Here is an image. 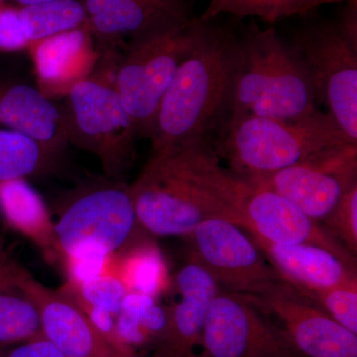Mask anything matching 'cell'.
<instances>
[{"mask_svg":"<svg viewBox=\"0 0 357 357\" xmlns=\"http://www.w3.org/2000/svg\"><path fill=\"white\" fill-rule=\"evenodd\" d=\"M112 272L128 293L143 294L157 299L170 286L165 259L153 241H133L115 255Z\"/></svg>","mask_w":357,"mask_h":357,"instance_id":"7402d4cb","label":"cell"},{"mask_svg":"<svg viewBox=\"0 0 357 357\" xmlns=\"http://www.w3.org/2000/svg\"><path fill=\"white\" fill-rule=\"evenodd\" d=\"M0 211L6 222L31 239L49 260L60 258L55 223L43 199L24 178L0 182Z\"/></svg>","mask_w":357,"mask_h":357,"instance_id":"ffe728a7","label":"cell"},{"mask_svg":"<svg viewBox=\"0 0 357 357\" xmlns=\"http://www.w3.org/2000/svg\"><path fill=\"white\" fill-rule=\"evenodd\" d=\"M319 112L304 65L274 28L253 26L237 36L229 121L248 115L298 121Z\"/></svg>","mask_w":357,"mask_h":357,"instance_id":"7a4b0ae2","label":"cell"},{"mask_svg":"<svg viewBox=\"0 0 357 357\" xmlns=\"http://www.w3.org/2000/svg\"><path fill=\"white\" fill-rule=\"evenodd\" d=\"M44 148L24 134L0 129V182L25 178L49 165Z\"/></svg>","mask_w":357,"mask_h":357,"instance_id":"484cf974","label":"cell"},{"mask_svg":"<svg viewBox=\"0 0 357 357\" xmlns=\"http://www.w3.org/2000/svg\"><path fill=\"white\" fill-rule=\"evenodd\" d=\"M53 1V0H17L18 3L22 6H33V4L43 3V2Z\"/></svg>","mask_w":357,"mask_h":357,"instance_id":"d6a6232c","label":"cell"},{"mask_svg":"<svg viewBox=\"0 0 357 357\" xmlns=\"http://www.w3.org/2000/svg\"><path fill=\"white\" fill-rule=\"evenodd\" d=\"M189 237L192 259L211 275L220 288L239 295L297 292L282 280L255 241L234 222L206 220Z\"/></svg>","mask_w":357,"mask_h":357,"instance_id":"9c48e42d","label":"cell"},{"mask_svg":"<svg viewBox=\"0 0 357 357\" xmlns=\"http://www.w3.org/2000/svg\"><path fill=\"white\" fill-rule=\"evenodd\" d=\"M67 284L70 286L83 285L86 282L93 280L112 270L114 256L105 255H77L63 257Z\"/></svg>","mask_w":357,"mask_h":357,"instance_id":"f546056e","label":"cell"},{"mask_svg":"<svg viewBox=\"0 0 357 357\" xmlns=\"http://www.w3.org/2000/svg\"><path fill=\"white\" fill-rule=\"evenodd\" d=\"M3 357H66L62 351L44 337L6 349Z\"/></svg>","mask_w":357,"mask_h":357,"instance_id":"1f68e13d","label":"cell"},{"mask_svg":"<svg viewBox=\"0 0 357 357\" xmlns=\"http://www.w3.org/2000/svg\"><path fill=\"white\" fill-rule=\"evenodd\" d=\"M98 55L126 42L194 20L192 0H83Z\"/></svg>","mask_w":357,"mask_h":357,"instance_id":"4fadbf2b","label":"cell"},{"mask_svg":"<svg viewBox=\"0 0 357 357\" xmlns=\"http://www.w3.org/2000/svg\"><path fill=\"white\" fill-rule=\"evenodd\" d=\"M42 337L39 312L16 281L13 259L7 255L0 263V347Z\"/></svg>","mask_w":357,"mask_h":357,"instance_id":"44dd1931","label":"cell"},{"mask_svg":"<svg viewBox=\"0 0 357 357\" xmlns=\"http://www.w3.org/2000/svg\"><path fill=\"white\" fill-rule=\"evenodd\" d=\"M138 227L129 185L114 178L89 185L73 197L55 223L60 258L114 256L135 241Z\"/></svg>","mask_w":357,"mask_h":357,"instance_id":"52a82bcc","label":"cell"},{"mask_svg":"<svg viewBox=\"0 0 357 357\" xmlns=\"http://www.w3.org/2000/svg\"><path fill=\"white\" fill-rule=\"evenodd\" d=\"M203 27L198 18L129 40L114 84L138 138L149 139L160 103Z\"/></svg>","mask_w":357,"mask_h":357,"instance_id":"8992f818","label":"cell"},{"mask_svg":"<svg viewBox=\"0 0 357 357\" xmlns=\"http://www.w3.org/2000/svg\"><path fill=\"white\" fill-rule=\"evenodd\" d=\"M6 349L4 347H0V357H3L4 354H6Z\"/></svg>","mask_w":357,"mask_h":357,"instance_id":"d590c367","label":"cell"},{"mask_svg":"<svg viewBox=\"0 0 357 357\" xmlns=\"http://www.w3.org/2000/svg\"><path fill=\"white\" fill-rule=\"evenodd\" d=\"M304 65L317 102L357 143V0L337 20L305 26L290 43Z\"/></svg>","mask_w":357,"mask_h":357,"instance_id":"5b68a950","label":"cell"},{"mask_svg":"<svg viewBox=\"0 0 357 357\" xmlns=\"http://www.w3.org/2000/svg\"><path fill=\"white\" fill-rule=\"evenodd\" d=\"M202 347L206 357H305L285 330L236 294L220 291L208 309Z\"/></svg>","mask_w":357,"mask_h":357,"instance_id":"8fae6325","label":"cell"},{"mask_svg":"<svg viewBox=\"0 0 357 357\" xmlns=\"http://www.w3.org/2000/svg\"><path fill=\"white\" fill-rule=\"evenodd\" d=\"M29 45L20 9L0 3V50H20Z\"/></svg>","mask_w":357,"mask_h":357,"instance_id":"4dcf8cb0","label":"cell"},{"mask_svg":"<svg viewBox=\"0 0 357 357\" xmlns=\"http://www.w3.org/2000/svg\"><path fill=\"white\" fill-rule=\"evenodd\" d=\"M344 143L356 142L326 112L298 121L248 115L227 122L215 151L229 160L231 172L246 177L276 172Z\"/></svg>","mask_w":357,"mask_h":357,"instance_id":"277c9868","label":"cell"},{"mask_svg":"<svg viewBox=\"0 0 357 357\" xmlns=\"http://www.w3.org/2000/svg\"><path fill=\"white\" fill-rule=\"evenodd\" d=\"M243 178L277 192L321 222L357 184V143L326 148L288 168Z\"/></svg>","mask_w":357,"mask_h":357,"instance_id":"30bf717a","label":"cell"},{"mask_svg":"<svg viewBox=\"0 0 357 357\" xmlns=\"http://www.w3.org/2000/svg\"><path fill=\"white\" fill-rule=\"evenodd\" d=\"M20 11L30 44L76 29L88 22L81 0H53L22 6Z\"/></svg>","mask_w":357,"mask_h":357,"instance_id":"cb8c5ba5","label":"cell"},{"mask_svg":"<svg viewBox=\"0 0 357 357\" xmlns=\"http://www.w3.org/2000/svg\"><path fill=\"white\" fill-rule=\"evenodd\" d=\"M314 301L321 311L357 335V281L303 296Z\"/></svg>","mask_w":357,"mask_h":357,"instance_id":"83f0119b","label":"cell"},{"mask_svg":"<svg viewBox=\"0 0 357 357\" xmlns=\"http://www.w3.org/2000/svg\"><path fill=\"white\" fill-rule=\"evenodd\" d=\"M7 255V252L6 251V248H4L3 241H2L1 237H0V263H1L2 260L4 259V257Z\"/></svg>","mask_w":357,"mask_h":357,"instance_id":"836d02e7","label":"cell"},{"mask_svg":"<svg viewBox=\"0 0 357 357\" xmlns=\"http://www.w3.org/2000/svg\"><path fill=\"white\" fill-rule=\"evenodd\" d=\"M175 282L181 299L168 309L165 331L150 357H197L208 309L220 291L211 275L192 258Z\"/></svg>","mask_w":357,"mask_h":357,"instance_id":"2e32d148","label":"cell"},{"mask_svg":"<svg viewBox=\"0 0 357 357\" xmlns=\"http://www.w3.org/2000/svg\"><path fill=\"white\" fill-rule=\"evenodd\" d=\"M250 183V182H249ZM244 229L278 245L311 244L328 249L340 259L356 267V256L319 222L312 220L297 206L271 190L251 184L243 206Z\"/></svg>","mask_w":357,"mask_h":357,"instance_id":"5bb4252c","label":"cell"},{"mask_svg":"<svg viewBox=\"0 0 357 357\" xmlns=\"http://www.w3.org/2000/svg\"><path fill=\"white\" fill-rule=\"evenodd\" d=\"M321 6L324 0H210L199 20H215L222 14H229L275 23L293 16L307 15Z\"/></svg>","mask_w":357,"mask_h":357,"instance_id":"d4e9b609","label":"cell"},{"mask_svg":"<svg viewBox=\"0 0 357 357\" xmlns=\"http://www.w3.org/2000/svg\"><path fill=\"white\" fill-rule=\"evenodd\" d=\"M236 38L213 20L203 21L198 39L160 103L150 153L210 142L213 134L222 135L230 115Z\"/></svg>","mask_w":357,"mask_h":357,"instance_id":"6da1fadb","label":"cell"},{"mask_svg":"<svg viewBox=\"0 0 357 357\" xmlns=\"http://www.w3.org/2000/svg\"><path fill=\"white\" fill-rule=\"evenodd\" d=\"M129 189L138 223L153 236H189L213 218L243 225L238 213L178 175L156 155L150 154Z\"/></svg>","mask_w":357,"mask_h":357,"instance_id":"ba28073f","label":"cell"},{"mask_svg":"<svg viewBox=\"0 0 357 357\" xmlns=\"http://www.w3.org/2000/svg\"><path fill=\"white\" fill-rule=\"evenodd\" d=\"M349 2L352 1V0H324V6L326 4H332V3H338V2Z\"/></svg>","mask_w":357,"mask_h":357,"instance_id":"e575fe53","label":"cell"},{"mask_svg":"<svg viewBox=\"0 0 357 357\" xmlns=\"http://www.w3.org/2000/svg\"><path fill=\"white\" fill-rule=\"evenodd\" d=\"M0 126L39 143L51 159L68 144L61 109L32 84L0 81Z\"/></svg>","mask_w":357,"mask_h":357,"instance_id":"e0dca14e","label":"cell"},{"mask_svg":"<svg viewBox=\"0 0 357 357\" xmlns=\"http://www.w3.org/2000/svg\"><path fill=\"white\" fill-rule=\"evenodd\" d=\"M29 46L40 89L46 96L67 95L75 84L91 74L100 58L88 22Z\"/></svg>","mask_w":357,"mask_h":357,"instance_id":"d6986e66","label":"cell"},{"mask_svg":"<svg viewBox=\"0 0 357 357\" xmlns=\"http://www.w3.org/2000/svg\"><path fill=\"white\" fill-rule=\"evenodd\" d=\"M352 255H357V184L352 185L321 222Z\"/></svg>","mask_w":357,"mask_h":357,"instance_id":"f1b7e54d","label":"cell"},{"mask_svg":"<svg viewBox=\"0 0 357 357\" xmlns=\"http://www.w3.org/2000/svg\"><path fill=\"white\" fill-rule=\"evenodd\" d=\"M252 241L282 280L300 295L357 281L356 267L328 249L311 244L278 245L256 236Z\"/></svg>","mask_w":357,"mask_h":357,"instance_id":"ac0fdd59","label":"cell"},{"mask_svg":"<svg viewBox=\"0 0 357 357\" xmlns=\"http://www.w3.org/2000/svg\"><path fill=\"white\" fill-rule=\"evenodd\" d=\"M64 288L79 304L103 310L116 317L128 293L121 279L112 271L100 275L83 285L74 287L66 284Z\"/></svg>","mask_w":357,"mask_h":357,"instance_id":"4316f807","label":"cell"},{"mask_svg":"<svg viewBox=\"0 0 357 357\" xmlns=\"http://www.w3.org/2000/svg\"><path fill=\"white\" fill-rule=\"evenodd\" d=\"M116 54L100 56L68 91L61 109L68 143L95 154L109 178L121 180L135 158L138 136L115 88Z\"/></svg>","mask_w":357,"mask_h":357,"instance_id":"3957f363","label":"cell"},{"mask_svg":"<svg viewBox=\"0 0 357 357\" xmlns=\"http://www.w3.org/2000/svg\"><path fill=\"white\" fill-rule=\"evenodd\" d=\"M13 271L20 287L37 307L42 335L66 357H128L98 332L64 287L59 290L46 287L14 260Z\"/></svg>","mask_w":357,"mask_h":357,"instance_id":"7c38bea8","label":"cell"},{"mask_svg":"<svg viewBox=\"0 0 357 357\" xmlns=\"http://www.w3.org/2000/svg\"><path fill=\"white\" fill-rule=\"evenodd\" d=\"M236 295L280 319L303 356L357 357V335L312 306L299 293Z\"/></svg>","mask_w":357,"mask_h":357,"instance_id":"9a60e30c","label":"cell"},{"mask_svg":"<svg viewBox=\"0 0 357 357\" xmlns=\"http://www.w3.org/2000/svg\"><path fill=\"white\" fill-rule=\"evenodd\" d=\"M167 321L168 309L160 306L157 299L143 294L128 293L116 318L117 335L121 344L137 356V349L157 344Z\"/></svg>","mask_w":357,"mask_h":357,"instance_id":"603a6c76","label":"cell"}]
</instances>
